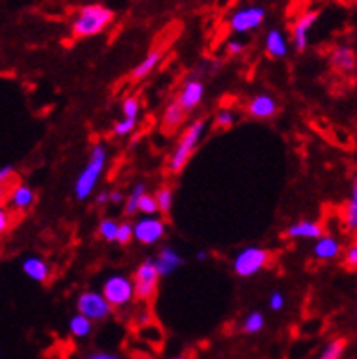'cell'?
Masks as SVG:
<instances>
[{
  "instance_id": "6da1fadb",
  "label": "cell",
  "mask_w": 357,
  "mask_h": 359,
  "mask_svg": "<svg viewBox=\"0 0 357 359\" xmlns=\"http://www.w3.org/2000/svg\"><path fill=\"white\" fill-rule=\"evenodd\" d=\"M106 164H108V150H106L105 144L97 142L90 151V157L86 161V166L82 168V172L79 173L77 181H75V197L79 201L90 199L91 194L95 191L97 184H99L100 177L106 170Z\"/></svg>"
},
{
  "instance_id": "7a4b0ae2",
  "label": "cell",
  "mask_w": 357,
  "mask_h": 359,
  "mask_svg": "<svg viewBox=\"0 0 357 359\" xmlns=\"http://www.w3.org/2000/svg\"><path fill=\"white\" fill-rule=\"evenodd\" d=\"M112 22H114L112 9L102 4H86L73 17L72 32L79 39H88L105 32Z\"/></svg>"
},
{
  "instance_id": "3957f363",
  "label": "cell",
  "mask_w": 357,
  "mask_h": 359,
  "mask_svg": "<svg viewBox=\"0 0 357 359\" xmlns=\"http://www.w3.org/2000/svg\"><path fill=\"white\" fill-rule=\"evenodd\" d=\"M204 132H206V121L204 118H199V121H195L194 124L186 128V132L182 133V137L177 142L175 150H173L172 157H170V166H168L170 172L181 173L184 170L190 157L194 155L195 148L199 146Z\"/></svg>"
},
{
  "instance_id": "277c9868",
  "label": "cell",
  "mask_w": 357,
  "mask_h": 359,
  "mask_svg": "<svg viewBox=\"0 0 357 359\" xmlns=\"http://www.w3.org/2000/svg\"><path fill=\"white\" fill-rule=\"evenodd\" d=\"M271 254L267 248H261V246H246L243 250H239L231 261V269L234 272L239 276V278H253L257 276L259 272L267 269L268 263H270Z\"/></svg>"
},
{
  "instance_id": "5b68a950",
  "label": "cell",
  "mask_w": 357,
  "mask_h": 359,
  "mask_svg": "<svg viewBox=\"0 0 357 359\" xmlns=\"http://www.w3.org/2000/svg\"><path fill=\"white\" fill-rule=\"evenodd\" d=\"M102 297L108 301L112 309H124L135 299L133 294V281L122 273H114L102 283Z\"/></svg>"
},
{
  "instance_id": "8992f818",
  "label": "cell",
  "mask_w": 357,
  "mask_h": 359,
  "mask_svg": "<svg viewBox=\"0 0 357 359\" xmlns=\"http://www.w3.org/2000/svg\"><path fill=\"white\" fill-rule=\"evenodd\" d=\"M159 272L151 257L144 259L137 266L135 279H133V294L135 299L149 301L155 296L159 287Z\"/></svg>"
},
{
  "instance_id": "52a82bcc",
  "label": "cell",
  "mask_w": 357,
  "mask_h": 359,
  "mask_svg": "<svg viewBox=\"0 0 357 359\" xmlns=\"http://www.w3.org/2000/svg\"><path fill=\"white\" fill-rule=\"evenodd\" d=\"M264 18H267V9L262 6H244L231 13L228 26L237 35H244L261 27Z\"/></svg>"
},
{
  "instance_id": "ba28073f",
  "label": "cell",
  "mask_w": 357,
  "mask_h": 359,
  "mask_svg": "<svg viewBox=\"0 0 357 359\" xmlns=\"http://www.w3.org/2000/svg\"><path fill=\"white\" fill-rule=\"evenodd\" d=\"M79 314L88 318L90 321H105L112 316L114 309L108 305V301L102 297L100 292H82L77 299Z\"/></svg>"
},
{
  "instance_id": "9c48e42d",
  "label": "cell",
  "mask_w": 357,
  "mask_h": 359,
  "mask_svg": "<svg viewBox=\"0 0 357 359\" xmlns=\"http://www.w3.org/2000/svg\"><path fill=\"white\" fill-rule=\"evenodd\" d=\"M131 226H133V239L140 245H155L166 236V223L157 215H149V217L144 215Z\"/></svg>"
},
{
  "instance_id": "30bf717a",
  "label": "cell",
  "mask_w": 357,
  "mask_h": 359,
  "mask_svg": "<svg viewBox=\"0 0 357 359\" xmlns=\"http://www.w3.org/2000/svg\"><path fill=\"white\" fill-rule=\"evenodd\" d=\"M317 18H319V11H307L295 20L294 29H292V42L299 53L307 51L308 42H310V29L317 22Z\"/></svg>"
},
{
  "instance_id": "8fae6325",
  "label": "cell",
  "mask_w": 357,
  "mask_h": 359,
  "mask_svg": "<svg viewBox=\"0 0 357 359\" xmlns=\"http://www.w3.org/2000/svg\"><path fill=\"white\" fill-rule=\"evenodd\" d=\"M277 111H279V102L270 93H257L246 104V114L253 118H261V121L271 118Z\"/></svg>"
},
{
  "instance_id": "7c38bea8",
  "label": "cell",
  "mask_w": 357,
  "mask_h": 359,
  "mask_svg": "<svg viewBox=\"0 0 357 359\" xmlns=\"http://www.w3.org/2000/svg\"><path fill=\"white\" fill-rule=\"evenodd\" d=\"M204 99V82L199 79H188V81L182 84L181 93L177 95V102L182 106L186 114L194 111L197 106L203 102Z\"/></svg>"
},
{
  "instance_id": "4fadbf2b",
  "label": "cell",
  "mask_w": 357,
  "mask_h": 359,
  "mask_svg": "<svg viewBox=\"0 0 357 359\" xmlns=\"http://www.w3.org/2000/svg\"><path fill=\"white\" fill-rule=\"evenodd\" d=\"M154 263L159 272V278H170L184 264V259L173 246H163Z\"/></svg>"
},
{
  "instance_id": "5bb4252c",
  "label": "cell",
  "mask_w": 357,
  "mask_h": 359,
  "mask_svg": "<svg viewBox=\"0 0 357 359\" xmlns=\"http://www.w3.org/2000/svg\"><path fill=\"white\" fill-rule=\"evenodd\" d=\"M264 51L274 59H285L290 51V44L286 41L285 33L279 27H271L264 35Z\"/></svg>"
},
{
  "instance_id": "9a60e30c",
  "label": "cell",
  "mask_w": 357,
  "mask_h": 359,
  "mask_svg": "<svg viewBox=\"0 0 357 359\" xmlns=\"http://www.w3.org/2000/svg\"><path fill=\"white\" fill-rule=\"evenodd\" d=\"M285 236L288 239H319L323 236V226L317 221L303 219L295 224H290L286 228Z\"/></svg>"
},
{
  "instance_id": "2e32d148",
  "label": "cell",
  "mask_w": 357,
  "mask_h": 359,
  "mask_svg": "<svg viewBox=\"0 0 357 359\" xmlns=\"http://www.w3.org/2000/svg\"><path fill=\"white\" fill-rule=\"evenodd\" d=\"M330 62L337 72L352 73L356 69V50L349 44L337 46L330 55Z\"/></svg>"
},
{
  "instance_id": "e0dca14e",
  "label": "cell",
  "mask_w": 357,
  "mask_h": 359,
  "mask_svg": "<svg viewBox=\"0 0 357 359\" xmlns=\"http://www.w3.org/2000/svg\"><path fill=\"white\" fill-rule=\"evenodd\" d=\"M341 254V243L334 236H325L323 233L319 239H316L314 245V257L319 261H334Z\"/></svg>"
},
{
  "instance_id": "ac0fdd59",
  "label": "cell",
  "mask_w": 357,
  "mask_h": 359,
  "mask_svg": "<svg viewBox=\"0 0 357 359\" xmlns=\"http://www.w3.org/2000/svg\"><path fill=\"white\" fill-rule=\"evenodd\" d=\"M22 272L26 273L32 281L46 283L51 276V266L46 263L42 257L32 255V257H26V259L22 261Z\"/></svg>"
},
{
  "instance_id": "d6986e66",
  "label": "cell",
  "mask_w": 357,
  "mask_h": 359,
  "mask_svg": "<svg viewBox=\"0 0 357 359\" xmlns=\"http://www.w3.org/2000/svg\"><path fill=\"white\" fill-rule=\"evenodd\" d=\"M35 191L29 187H26V184H17L13 190L9 191V206L17 210V212H27L35 205Z\"/></svg>"
},
{
  "instance_id": "ffe728a7",
  "label": "cell",
  "mask_w": 357,
  "mask_h": 359,
  "mask_svg": "<svg viewBox=\"0 0 357 359\" xmlns=\"http://www.w3.org/2000/svg\"><path fill=\"white\" fill-rule=\"evenodd\" d=\"M161 60H163V51L161 50L149 51L144 59L140 60L135 68H133V72H131V77H133V81H142V79L148 77L149 73L154 72L159 64H161Z\"/></svg>"
},
{
  "instance_id": "44dd1931",
  "label": "cell",
  "mask_w": 357,
  "mask_h": 359,
  "mask_svg": "<svg viewBox=\"0 0 357 359\" xmlns=\"http://www.w3.org/2000/svg\"><path fill=\"white\" fill-rule=\"evenodd\" d=\"M186 118V111L182 109V106L177 102V100H172L168 108L164 109V115H163V130L166 132H173L175 128L181 126L184 123Z\"/></svg>"
},
{
  "instance_id": "7402d4cb",
  "label": "cell",
  "mask_w": 357,
  "mask_h": 359,
  "mask_svg": "<svg viewBox=\"0 0 357 359\" xmlns=\"http://www.w3.org/2000/svg\"><path fill=\"white\" fill-rule=\"evenodd\" d=\"M93 330V321H90L88 318L81 314H75L69 319V332L73 337H79V339H84L88 337Z\"/></svg>"
},
{
  "instance_id": "603a6c76",
  "label": "cell",
  "mask_w": 357,
  "mask_h": 359,
  "mask_svg": "<svg viewBox=\"0 0 357 359\" xmlns=\"http://www.w3.org/2000/svg\"><path fill=\"white\" fill-rule=\"evenodd\" d=\"M344 221H346V228L349 230H356L357 228V184H352V194H350L349 205L344 210Z\"/></svg>"
},
{
  "instance_id": "cb8c5ba5",
  "label": "cell",
  "mask_w": 357,
  "mask_h": 359,
  "mask_svg": "<svg viewBox=\"0 0 357 359\" xmlns=\"http://www.w3.org/2000/svg\"><path fill=\"white\" fill-rule=\"evenodd\" d=\"M243 332L244 334H259L264 328V316L261 312H250L243 321Z\"/></svg>"
},
{
  "instance_id": "d4e9b609",
  "label": "cell",
  "mask_w": 357,
  "mask_h": 359,
  "mask_svg": "<svg viewBox=\"0 0 357 359\" xmlns=\"http://www.w3.org/2000/svg\"><path fill=\"white\" fill-rule=\"evenodd\" d=\"M155 201H157V208L159 212L163 214H170V210L173 206V190L170 187L159 188L157 194H155Z\"/></svg>"
},
{
  "instance_id": "484cf974",
  "label": "cell",
  "mask_w": 357,
  "mask_h": 359,
  "mask_svg": "<svg viewBox=\"0 0 357 359\" xmlns=\"http://www.w3.org/2000/svg\"><path fill=\"white\" fill-rule=\"evenodd\" d=\"M119 223L115 219H102L99 224V236L105 239L106 243H115V237H117Z\"/></svg>"
},
{
  "instance_id": "4316f807",
  "label": "cell",
  "mask_w": 357,
  "mask_h": 359,
  "mask_svg": "<svg viewBox=\"0 0 357 359\" xmlns=\"http://www.w3.org/2000/svg\"><path fill=\"white\" fill-rule=\"evenodd\" d=\"M344 348H346V341L344 339H334L325 346V351L317 359H341Z\"/></svg>"
},
{
  "instance_id": "83f0119b",
  "label": "cell",
  "mask_w": 357,
  "mask_h": 359,
  "mask_svg": "<svg viewBox=\"0 0 357 359\" xmlns=\"http://www.w3.org/2000/svg\"><path fill=\"white\" fill-rule=\"evenodd\" d=\"M137 212L144 214L146 217H149V215H157L159 208L155 197L151 196V194H144V196L139 199V203H137Z\"/></svg>"
},
{
  "instance_id": "f1b7e54d",
  "label": "cell",
  "mask_w": 357,
  "mask_h": 359,
  "mask_svg": "<svg viewBox=\"0 0 357 359\" xmlns=\"http://www.w3.org/2000/svg\"><path fill=\"white\" fill-rule=\"evenodd\" d=\"M122 114H124V118L137 121L140 114L139 99H137V97H128V99L122 102Z\"/></svg>"
},
{
  "instance_id": "f546056e",
  "label": "cell",
  "mask_w": 357,
  "mask_h": 359,
  "mask_svg": "<svg viewBox=\"0 0 357 359\" xmlns=\"http://www.w3.org/2000/svg\"><path fill=\"white\" fill-rule=\"evenodd\" d=\"M237 123V115L236 111L231 109H219L217 115H215V124L219 128H231Z\"/></svg>"
},
{
  "instance_id": "4dcf8cb0",
  "label": "cell",
  "mask_w": 357,
  "mask_h": 359,
  "mask_svg": "<svg viewBox=\"0 0 357 359\" xmlns=\"http://www.w3.org/2000/svg\"><path fill=\"white\" fill-rule=\"evenodd\" d=\"M131 241H133V226H131V223H119L115 243H119V245H130Z\"/></svg>"
},
{
  "instance_id": "1f68e13d",
  "label": "cell",
  "mask_w": 357,
  "mask_h": 359,
  "mask_svg": "<svg viewBox=\"0 0 357 359\" xmlns=\"http://www.w3.org/2000/svg\"><path fill=\"white\" fill-rule=\"evenodd\" d=\"M13 175H15L13 166H4V168H0V201L8 196V184L9 181L13 179Z\"/></svg>"
},
{
  "instance_id": "d6a6232c",
  "label": "cell",
  "mask_w": 357,
  "mask_h": 359,
  "mask_svg": "<svg viewBox=\"0 0 357 359\" xmlns=\"http://www.w3.org/2000/svg\"><path fill=\"white\" fill-rule=\"evenodd\" d=\"M135 126H137V121H131V118H122V121L115 123L114 133L117 137H126V135H130L133 130H135Z\"/></svg>"
},
{
  "instance_id": "836d02e7",
  "label": "cell",
  "mask_w": 357,
  "mask_h": 359,
  "mask_svg": "<svg viewBox=\"0 0 357 359\" xmlns=\"http://www.w3.org/2000/svg\"><path fill=\"white\" fill-rule=\"evenodd\" d=\"M270 309L279 312V310L285 309V296H283V292H271L270 296Z\"/></svg>"
},
{
  "instance_id": "e575fe53",
  "label": "cell",
  "mask_w": 357,
  "mask_h": 359,
  "mask_svg": "<svg viewBox=\"0 0 357 359\" xmlns=\"http://www.w3.org/2000/svg\"><path fill=\"white\" fill-rule=\"evenodd\" d=\"M344 264L349 266V270H356L357 266V246H349V250L344 254Z\"/></svg>"
},
{
  "instance_id": "d590c367",
  "label": "cell",
  "mask_w": 357,
  "mask_h": 359,
  "mask_svg": "<svg viewBox=\"0 0 357 359\" xmlns=\"http://www.w3.org/2000/svg\"><path fill=\"white\" fill-rule=\"evenodd\" d=\"M9 224H11V215H9L6 206L0 205V233H4L9 228Z\"/></svg>"
},
{
  "instance_id": "8d00e7d4",
  "label": "cell",
  "mask_w": 357,
  "mask_h": 359,
  "mask_svg": "<svg viewBox=\"0 0 357 359\" xmlns=\"http://www.w3.org/2000/svg\"><path fill=\"white\" fill-rule=\"evenodd\" d=\"M227 50H228V53H231V55H239V53H243V50H244V42L237 41V39H231V41H228Z\"/></svg>"
},
{
  "instance_id": "74e56055",
  "label": "cell",
  "mask_w": 357,
  "mask_h": 359,
  "mask_svg": "<svg viewBox=\"0 0 357 359\" xmlns=\"http://www.w3.org/2000/svg\"><path fill=\"white\" fill-rule=\"evenodd\" d=\"M137 203H139V199H135L133 196H128L126 203H124V214L135 215L137 214Z\"/></svg>"
},
{
  "instance_id": "f35d334b",
  "label": "cell",
  "mask_w": 357,
  "mask_h": 359,
  "mask_svg": "<svg viewBox=\"0 0 357 359\" xmlns=\"http://www.w3.org/2000/svg\"><path fill=\"white\" fill-rule=\"evenodd\" d=\"M106 203H109V194L108 191H100L95 196V205L97 206H105Z\"/></svg>"
},
{
  "instance_id": "ab89813d",
  "label": "cell",
  "mask_w": 357,
  "mask_h": 359,
  "mask_svg": "<svg viewBox=\"0 0 357 359\" xmlns=\"http://www.w3.org/2000/svg\"><path fill=\"white\" fill-rule=\"evenodd\" d=\"M86 359H121V358L115 354H109V352H97V354L88 355Z\"/></svg>"
},
{
  "instance_id": "60d3db41",
  "label": "cell",
  "mask_w": 357,
  "mask_h": 359,
  "mask_svg": "<svg viewBox=\"0 0 357 359\" xmlns=\"http://www.w3.org/2000/svg\"><path fill=\"white\" fill-rule=\"evenodd\" d=\"M122 201H124V196H122L121 191H112V194H109V203H112V205H121Z\"/></svg>"
},
{
  "instance_id": "b9f144b4",
  "label": "cell",
  "mask_w": 357,
  "mask_h": 359,
  "mask_svg": "<svg viewBox=\"0 0 357 359\" xmlns=\"http://www.w3.org/2000/svg\"><path fill=\"white\" fill-rule=\"evenodd\" d=\"M195 257H197V261H201V263H204V261H208V252L201 250L199 254L195 255Z\"/></svg>"
},
{
  "instance_id": "7bdbcfd3",
  "label": "cell",
  "mask_w": 357,
  "mask_h": 359,
  "mask_svg": "<svg viewBox=\"0 0 357 359\" xmlns=\"http://www.w3.org/2000/svg\"><path fill=\"white\" fill-rule=\"evenodd\" d=\"M173 359H184V358H173Z\"/></svg>"
}]
</instances>
